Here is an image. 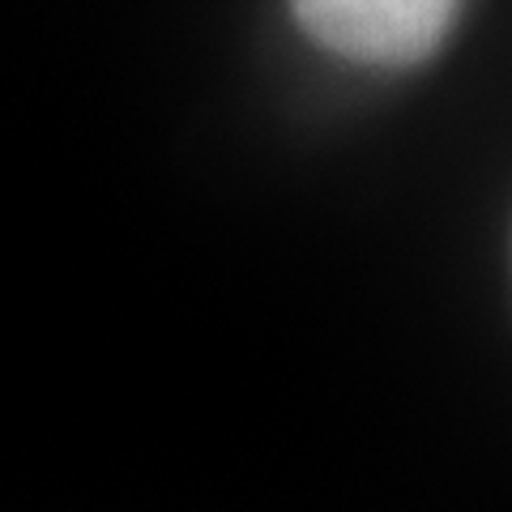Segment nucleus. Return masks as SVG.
Listing matches in <instances>:
<instances>
[{
	"instance_id": "1",
	"label": "nucleus",
	"mask_w": 512,
	"mask_h": 512,
	"mask_svg": "<svg viewBox=\"0 0 512 512\" xmlns=\"http://www.w3.org/2000/svg\"><path fill=\"white\" fill-rule=\"evenodd\" d=\"M308 39L359 64H419L444 43L457 0H291Z\"/></svg>"
}]
</instances>
